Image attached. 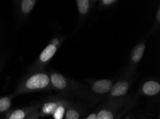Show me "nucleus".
Wrapping results in <instances>:
<instances>
[{
	"mask_svg": "<svg viewBox=\"0 0 160 119\" xmlns=\"http://www.w3.org/2000/svg\"><path fill=\"white\" fill-rule=\"evenodd\" d=\"M50 84V76L47 73L42 71L35 72L27 77L18 88V93L40 91L48 89Z\"/></svg>",
	"mask_w": 160,
	"mask_h": 119,
	"instance_id": "f257e3e1",
	"label": "nucleus"
},
{
	"mask_svg": "<svg viewBox=\"0 0 160 119\" xmlns=\"http://www.w3.org/2000/svg\"><path fill=\"white\" fill-rule=\"evenodd\" d=\"M58 50V46L55 43H50L46 47L38 58V66L40 67L49 62L54 57Z\"/></svg>",
	"mask_w": 160,
	"mask_h": 119,
	"instance_id": "f03ea898",
	"label": "nucleus"
},
{
	"mask_svg": "<svg viewBox=\"0 0 160 119\" xmlns=\"http://www.w3.org/2000/svg\"><path fill=\"white\" fill-rule=\"evenodd\" d=\"M36 111H38V106H36L15 109L9 112L3 119H25L27 116Z\"/></svg>",
	"mask_w": 160,
	"mask_h": 119,
	"instance_id": "7ed1b4c3",
	"label": "nucleus"
},
{
	"mask_svg": "<svg viewBox=\"0 0 160 119\" xmlns=\"http://www.w3.org/2000/svg\"><path fill=\"white\" fill-rule=\"evenodd\" d=\"M113 86L112 81L108 79H102L98 80L94 82L92 85V90L96 94H106L111 91Z\"/></svg>",
	"mask_w": 160,
	"mask_h": 119,
	"instance_id": "20e7f679",
	"label": "nucleus"
},
{
	"mask_svg": "<svg viewBox=\"0 0 160 119\" xmlns=\"http://www.w3.org/2000/svg\"><path fill=\"white\" fill-rule=\"evenodd\" d=\"M128 84L127 81H121L116 83L114 86H112L111 89V96L118 97L126 95L128 93Z\"/></svg>",
	"mask_w": 160,
	"mask_h": 119,
	"instance_id": "39448f33",
	"label": "nucleus"
},
{
	"mask_svg": "<svg viewBox=\"0 0 160 119\" xmlns=\"http://www.w3.org/2000/svg\"><path fill=\"white\" fill-rule=\"evenodd\" d=\"M142 91L147 96L157 95L160 91V84L154 81H147L143 85Z\"/></svg>",
	"mask_w": 160,
	"mask_h": 119,
	"instance_id": "423d86ee",
	"label": "nucleus"
},
{
	"mask_svg": "<svg viewBox=\"0 0 160 119\" xmlns=\"http://www.w3.org/2000/svg\"><path fill=\"white\" fill-rule=\"evenodd\" d=\"M50 76V82L54 88L64 89L67 86V81L63 76L58 73L54 72Z\"/></svg>",
	"mask_w": 160,
	"mask_h": 119,
	"instance_id": "0eeeda50",
	"label": "nucleus"
},
{
	"mask_svg": "<svg viewBox=\"0 0 160 119\" xmlns=\"http://www.w3.org/2000/svg\"><path fill=\"white\" fill-rule=\"evenodd\" d=\"M60 104V102L50 101L43 104L41 108L40 116H52V114Z\"/></svg>",
	"mask_w": 160,
	"mask_h": 119,
	"instance_id": "6e6552de",
	"label": "nucleus"
},
{
	"mask_svg": "<svg viewBox=\"0 0 160 119\" xmlns=\"http://www.w3.org/2000/svg\"><path fill=\"white\" fill-rule=\"evenodd\" d=\"M144 51H145V44L144 43H139V44L136 46L132 51V55H131V59H132V62L134 63L139 62L142 59Z\"/></svg>",
	"mask_w": 160,
	"mask_h": 119,
	"instance_id": "1a4fd4ad",
	"label": "nucleus"
},
{
	"mask_svg": "<svg viewBox=\"0 0 160 119\" xmlns=\"http://www.w3.org/2000/svg\"><path fill=\"white\" fill-rule=\"evenodd\" d=\"M35 0H23L20 2V11L22 14H29L36 4Z\"/></svg>",
	"mask_w": 160,
	"mask_h": 119,
	"instance_id": "9d476101",
	"label": "nucleus"
},
{
	"mask_svg": "<svg viewBox=\"0 0 160 119\" xmlns=\"http://www.w3.org/2000/svg\"><path fill=\"white\" fill-rule=\"evenodd\" d=\"M12 106V97H0V113L7 112Z\"/></svg>",
	"mask_w": 160,
	"mask_h": 119,
	"instance_id": "9b49d317",
	"label": "nucleus"
},
{
	"mask_svg": "<svg viewBox=\"0 0 160 119\" xmlns=\"http://www.w3.org/2000/svg\"><path fill=\"white\" fill-rule=\"evenodd\" d=\"M76 4L78 11L81 14L88 13L90 8V2L88 0H77Z\"/></svg>",
	"mask_w": 160,
	"mask_h": 119,
	"instance_id": "f8f14e48",
	"label": "nucleus"
},
{
	"mask_svg": "<svg viewBox=\"0 0 160 119\" xmlns=\"http://www.w3.org/2000/svg\"><path fill=\"white\" fill-rule=\"evenodd\" d=\"M97 119H114L112 112L107 109L101 110L96 114Z\"/></svg>",
	"mask_w": 160,
	"mask_h": 119,
	"instance_id": "ddd939ff",
	"label": "nucleus"
},
{
	"mask_svg": "<svg viewBox=\"0 0 160 119\" xmlns=\"http://www.w3.org/2000/svg\"><path fill=\"white\" fill-rule=\"evenodd\" d=\"M65 113V108L61 103L60 104L59 106L57 108L56 110L52 114L53 118L54 119H63L64 115Z\"/></svg>",
	"mask_w": 160,
	"mask_h": 119,
	"instance_id": "4468645a",
	"label": "nucleus"
},
{
	"mask_svg": "<svg viewBox=\"0 0 160 119\" xmlns=\"http://www.w3.org/2000/svg\"><path fill=\"white\" fill-rule=\"evenodd\" d=\"M79 113L75 109H69L65 116V119H79Z\"/></svg>",
	"mask_w": 160,
	"mask_h": 119,
	"instance_id": "2eb2a0df",
	"label": "nucleus"
},
{
	"mask_svg": "<svg viewBox=\"0 0 160 119\" xmlns=\"http://www.w3.org/2000/svg\"><path fill=\"white\" fill-rule=\"evenodd\" d=\"M39 116H40V114H39L38 111H36L35 112L30 114L28 116H27L25 119H38Z\"/></svg>",
	"mask_w": 160,
	"mask_h": 119,
	"instance_id": "dca6fc26",
	"label": "nucleus"
},
{
	"mask_svg": "<svg viewBox=\"0 0 160 119\" xmlns=\"http://www.w3.org/2000/svg\"><path fill=\"white\" fill-rule=\"evenodd\" d=\"M101 2L104 5H111V4H113L116 2V1H115V0H103Z\"/></svg>",
	"mask_w": 160,
	"mask_h": 119,
	"instance_id": "f3484780",
	"label": "nucleus"
},
{
	"mask_svg": "<svg viewBox=\"0 0 160 119\" xmlns=\"http://www.w3.org/2000/svg\"><path fill=\"white\" fill-rule=\"evenodd\" d=\"M86 119H97V116L96 113H91Z\"/></svg>",
	"mask_w": 160,
	"mask_h": 119,
	"instance_id": "a211bd4d",
	"label": "nucleus"
},
{
	"mask_svg": "<svg viewBox=\"0 0 160 119\" xmlns=\"http://www.w3.org/2000/svg\"><path fill=\"white\" fill-rule=\"evenodd\" d=\"M157 21H160V9H158V11H157Z\"/></svg>",
	"mask_w": 160,
	"mask_h": 119,
	"instance_id": "6ab92c4d",
	"label": "nucleus"
},
{
	"mask_svg": "<svg viewBox=\"0 0 160 119\" xmlns=\"http://www.w3.org/2000/svg\"><path fill=\"white\" fill-rule=\"evenodd\" d=\"M126 119H129V118H126Z\"/></svg>",
	"mask_w": 160,
	"mask_h": 119,
	"instance_id": "aec40b11",
	"label": "nucleus"
}]
</instances>
